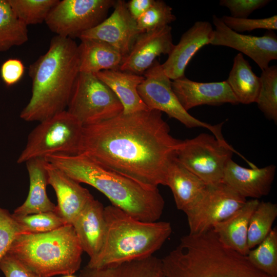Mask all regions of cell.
<instances>
[{
    "label": "cell",
    "mask_w": 277,
    "mask_h": 277,
    "mask_svg": "<svg viewBox=\"0 0 277 277\" xmlns=\"http://www.w3.org/2000/svg\"><path fill=\"white\" fill-rule=\"evenodd\" d=\"M94 74L117 96L123 106V113L148 109L137 92L138 86L144 80L143 75L120 69L103 70Z\"/></svg>",
    "instance_id": "23"
},
{
    "label": "cell",
    "mask_w": 277,
    "mask_h": 277,
    "mask_svg": "<svg viewBox=\"0 0 277 277\" xmlns=\"http://www.w3.org/2000/svg\"><path fill=\"white\" fill-rule=\"evenodd\" d=\"M106 232L98 254L86 265L102 268L153 255L172 233L169 222H144L112 205L104 207Z\"/></svg>",
    "instance_id": "5"
},
{
    "label": "cell",
    "mask_w": 277,
    "mask_h": 277,
    "mask_svg": "<svg viewBox=\"0 0 277 277\" xmlns=\"http://www.w3.org/2000/svg\"><path fill=\"white\" fill-rule=\"evenodd\" d=\"M166 186L172 191L177 209L183 212L200 197L207 186L175 158L168 167Z\"/></svg>",
    "instance_id": "24"
},
{
    "label": "cell",
    "mask_w": 277,
    "mask_h": 277,
    "mask_svg": "<svg viewBox=\"0 0 277 277\" xmlns=\"http://www.w3.org/2000/svg\"><path fill=\"white\" fill-rule=\"evenodd\" d=\"M31 97L19 117L42 122L66 110L80 73L78 45L70 38L55 35L47 52L29 67Z\"/></svg>",
    "instance_id": "2"
},
{
    "label": "cell",
    "mask_w": 277,
    "mask_h": 277,
    "mask_svg": "<svg viewBox=\"0 0 277 277\" xmlns=\"http://www.w3.org/2000/svg\"><path fill=\"white\" fill-rule=\"evenodd\" d=\"M154 1L131 0L127 3V7L132 17L136 21L150 8Z\"/></svg>",
    "instance_id": "40"
},
{
    "label": "cell",
    "mask_w": 277,
    "mask_h": 277,
    "mask_svg": "<svg viewBox=\"0 0 277 277\" xmlns=\"http://www.w3.org/2000/svg\"><path fill=\"white\" fill-rule=\"evenodd\" d=\"M83 251L95 257L102 248L106 232L104 207L98 200H92L72 224Z\"/></svg>",
    "instance_id": "20"
},
{
    "label": "cell",
    "mask_w": 277,
    "mask_h": 277,
    "mask_svg": "<svg viewBox=\"0 0 277 277\" xmlns=\"http://www.w3.org/2000/svg\"><path fill=\"white\" fill-rule=\"evenodd\" d=\"M0 83H1V80H0Z\"/></svg>",
    "instance_id": "42"
},
{
    "label": "cell",
    "mask_w": 277,
    "mask_h": 277,
    "mask_svg": "<svg viewBox=\"0 0 277 277\" xmlns=\"http://www.w3.org/2000/svg\"><path fill=\"white\" fill-rule=\"evenodd\" d=\"M16 16L27 26L41 24L59 0H8Z\"/></svg>",
    "instance_id": "32"
},
{
    "label": "cell",
    "mask_w": 277,
    "mask_h": 277,
    "mask_svg": "<svg viewBox=\"0 0 277 277\" xmlns=\"http://www.w3.org/2000/svg\"><path fill=\"white\" fill-rule=\"evenodd\" d=\"M25 67L19 59L10 58L3 63L1 68V77L7 86L17 83L22 77Z\"/></svg>",
    "instance_id": "39"
},
{
    "label": "cell",
    "mask_w": 277,
    "mask_h": 277,
    "mask_svg": "<svg viewBox=\"0 0 277 277\" xmlns=\"http://www.w3.org/2000/svg\"><path fill=\"white\" fill-rule=\"evenodd\" d=\"M159 277H271L225 246L213 230L182 237L161 259Z\"/></svg>",
    "instance_id": "4"
},
{
    "label": "cell",
    "mask_w": 277,
    "mask_h": 277,
    "mask_svg": "<svg viewBox=\"0 0 277 277\" xmlns=\"http://www.w3.org/2000/svg\"><path fill=\"white\" fill-rule=\"evenodd\" d=\"M81 41L78 45L80 72L94 74L120 69L124 57L116 48L97 39Z\"/></svg>",
    "instance_id": "25"
},
{
    "label": "cell",
    "mask_w": 277,
    "mask_h": 277,
    "mask_svg": "<svg viewBox=\"0 0 277 277\" xmlns=\"http://www.w3.org/2000/svg\"><path fill=\"white\" fill-rule=\"evenodd\" d=\"M66 110L83 127L113 118L123 111L120 101L94 74L78 73Z\"/></svg>",
    "instance_id": "9"
},
{
    "label": "cell",
    "mask_w": 277,
    "mask_h": 277,
    "mask_svg": "<svg viewBox=\"0 0 277 277\" xmlns=\"http://www.w3.org/2000/svg\"><path fill=\"white\" fill-rule=\"evenodd\" d=\"M161 259L154 255L102 268L86 266L78 277H159Z\"/></svg>",
    "instance_id": "27"
},
{
    "label": "cell",
    "mask_w": 277,
    "mask_h": 277,
    "mask_svg": "<svg viewBox=\"0 0 277 277\" xmlns=\"http://www.w3.org/2000/svg\"><path fill=\"white\" fill-rule=\"evenodd\" d=\"M114 10L110 16L106 18L94 28L81 34L78 37L103 41L116 48L126 56L131 50L138 35L136 22L131 15L124 1L115 2Z\"/></svg>",
    "instance_id": "14"
},
{
    "label": "cell",
    "mask_w": 277,
    "mask_h": 277,
    "mask_svg": "<svg viewBox=\"0 0 277 277\" xmlns=\"http://www.w3.org/2000/svg\"><path fill=\"white\" fill-rule=\"evenodd\" d=\"M221 19L230 29L241 33L251 31L256 29H264L267 30L277 29V15L263 18H239L230 16L224 15Z\"/></svg>",
    "instance_id": "35"
},
{
    "label": "cell",
    "mask_w": 277,
    "mask_h": 277,
    "mask_svg": "<svg viewBox=\"0 0 277 277\" xmlns=\"http://www.w3.org/2000/svg\"><path fill=\"white\" fill-rule=\"evenodd\" d=\"M143 75L144 80L138 86L137 92L149 110L163 112L187 128H206L217 139L225 140L222 133L224 123L212 125L193 117L184 109L172 89V81L157 60Z\"/></svg>",
    "instance_id": "10"
},
{
    "label": "cell",
    "mask_w": 277,
    "mask_h": 277,
    "mask_svg": "<svg viewBox=\"0 0 277 277\" xmlns=\"http://www.w3.org/2000/svg\"><path fill=\"white\" fill-rule=\"evenodd\" d=\"M262 71L261 88L256 103L265 116L276 124L277 66H269Z\"/></svg>",
    "instance_id": "31"
},
{
    "label": "cell",
    "mask_w": 277,
    "mask_h": 277,
    "mask_svg": "<svg viewBox=\"0 0 277 277\" xmlns=\"http://www.w3.org/2000/svg\"><path fill=\"white\" fill-rule=\"evenodd\" d=\"M239 103L248 105L256 103L261 88V80L243 55L238 53L226 80Z\"/></svg>",
    "instance_id": "26"
},
{
    "label": "cell",
    "mask_w": 277,
    "mask_h": 277,
    "mask_svg": "<svg viewBox=\"0 0 277 277\" xmlns=\"http://www.w3.org/2000/svg\"><path fill=\"white\" fill-rule=\"evenodd\" d=\"M12 215L19 227L21 234L49 232L68 225L56 212Z\"/></svg>",
    "instance_id": "33"
},
{
    "label": "cell",
    "mask_w": 277,
    "mask_h": 277,
    "mask_svg": "<svg viewBox=\"0 0 277 277\" xmlns=\"http://www.w3.org/2000/svg\"><path fill=\"white\" fill-rule=\"evenodd\" d=\"M233 152L240 155L226 140L202 133L182 141L175 159L206 185H214L222 183L225 169Z\"/></svg>",
    "instance_id": "8"
},
{
    "label": "cell",
    "mask_w": 277,
    "mask_h": 277,
    "mask_svg": "<svg viewBox=\"0 0 277 277\" xmlns=\"http://www.w3.org/2000/svg\"><path fill=\"white\" fill-rule=\"evenodd\" d=\"M63 277H76L73 274H69V275H65Z\"/></svg>",
    "instance_id": "41"
},
{
    "label": "cell",
    "mask_w": 277,
    "mask_h": 277,
    "mask_svg": "<svg viewBox=\"0 0 277 277\" xmlns=\"http://www.w3.org/2000/svg\"><path fill=\"white\" fill-rule=\"evenodd\" d=\"M215 26L209 44L234 49L251 58L263 70L271 61L277 60V36L268 30L261 36L237 33L226 26L221 18L212 16Z\"/></svg>",
    "instance_id": "13"
},
{
    "label": "cell",
    "mask_w": 277,
    "mask_h": 277,
    "mask_svg": "<svg viewBox=\"0 0 277 277\" xmlns=\"http://www.w3.org/2000/svg\"><path fill=\"white\" fill-rule=\"evenodd\" d=\"M182 140L170 134L161 111L145 110L83 127L78 154L144 186L166 185Z\"/></svg>",
    "instance_id": "1"
},
{
    "label": "cell",
    "mask_w": 277,
    "mask_h": 277,
    "mask_svg": "<svg viewBox=\"0 0 277 277\" xmlns=\"http://www.w3.org/2000/svg\"><path fill=\"white\" fill-rule=\"evenodd\" d=\"M29 178V189L25 202L12 214L26 215L46 212H56V205L47 194L48 185L46 161L43 158L30 159L25 163Z\"/></svg>",
    "instance_id": "22"
},
{
    "label": "cell",
    "mask_w": 277,
    "mask_h": 277,
    "mask_svg": "<svg viewBox=\"0 0 277 277\" xmlns=\"http://www.w3.org/2000/svg\"><path fill=\"white\" fill-rule=\"evenodd\" d=\"M113 0H62L53 7L45 23L56 35L73 39L78 37L104 21Z\"/></svg>",
    "instance_id": "11"
},
{
    "label": "cell",
    "mask_w": 277,
    "mask_h": 277,
    "mask_svg": "<svg viewBox=\"0 0 277 277\" xmlns=\"http://www.w3.org/2000/svg\"><path fill=\"white\" fill-rule=\"evenodd\" d=\"M246 201L223 183L207 185L200 197L184 211L189 234H200L211 229L215 224L231 215Z\"/></svg>",
    "instance_id": "12"
},
{
    "label": "cell",
    "mask_w": 277,
    "mask_h": 277,
    "mask_svg": "<svg viewBox=\"0 0 277 277\" xmlns=\"http://www.w3.org/2000/svg\"><path fill=\"white\" fill-rule=\"evenodd\" d=\"M276 168L274 165L247 168L231 159L225 169L222 183L245 199L258 200L269 193Z\"/></svg>",
    "instance_id": "18"
},
{
    "label": "cell",
    "mask_w": 277,
    "mask_h": 277,
    "mask_svg": "<svg viewBox=\"0 0 277 277\" xmlns=\"http://www.w3.org/2000/svg\"><path fill=\"white\" fill-rule=\"evenodd\" d=\"M270 0H221L220 5L227 8L230 16L247 18L254 11L267 5Z\"/></svg>",
    "instance_id": "37"
},
{
    "label": "cell",
    "mask_w": 277,
    "mask_h": 277,
    "mask_svg": "<svg viewBox=\"0 0 277 277\" xmlns=\"http://www.w3.org/2000/svg\"><path fill=\"white\" fill-rule=\"evenodd\" d=\"M28 40L27 26L16 16L8 0H0V52Z\"/></svg>",
    "instance_id": "28"
},
{
    "label": "cell",
    "mask_w": 277,
    "mask_h": 277,
    "mask_svg": "<svg viewBox=\"0 0 277 277\" xmlns=\"http://www.w3.org/2000/svg\"><path fill=\"white\" fill-rule=\"evenodd\" d=\"M0 270L5 277H43L7 253L0 260Z\"/></svg>",
    "instance_id": "38"
},
{
    "label": "cell",
    "mask_w": 277,
    "mask_h": 277,
    "mask_svg": "<svg viewBox=\"0 0 277 277\" xmlns=\"http://www.w3.org/2000/svg\"><path fill=\"white\" fill-rule=\"evenodd\" d=\"M175 19L170 6L163 1L154 0L150 8L136 22L138 30L143 33L169 25Z\"/></svg>",
    "instance_id": "34"
},
{
    "label": "cell",
    "mask_w": 277,
    "mask_h": 277,
    "mask_svg": "<svg viewBox=\"0 0 277 277\" xmlns=\"http://www.w3.org/2000/svg\"><path fill=\"white\" fill-rule=\"evenodd\" d=\"M172 89L185 110L202 105L239 103L226 81L201 83L185 76L171 81Z\"/></svg>",
    "instance_id": "16"
},
{
    "label": "cell",
    "mask_w": 277,
    "mask_h": 277,
    "mask_svg": "<svg viewBox=\"0 0 277 277\" xmlns=\"http://www.w3.org/2000/svg\"><path fill=\"white\" fill-rule=\"evenodd\" d=\"M83 130V126L67 110L40 122L29 134L17 163L54 154H78Z\"/></svg>",
    "instance_id": "7"
},
{
    "label": "cell",
    "mask_w": 277,
    "mask_h": 277,
    "mask_svg": "<svg viewBox=\"0 0 277 277\" xmlns=\"http://www.w3.org/2000/svg\"><path fill=\"white\" fill-rule=\"evenodd\" d=\"M21 234L12 214L0 207V260L7 253L15 238Z\"/></svg>",
    "instance_id": "36"
},
{
    "label": "cell",
    "mask_w": 277,
    "mask_h": 277,
    "mask_svg": "<svg viewBox=\"0 0 277 277\" xmlns=\"http://www.w3.org/2000/svg\"><path fill=\"white\" fill-rule=\"evenodd\" d=\"M44 159L78 183L96 189L111 205L138 220L156 222L163 213L165 201L158 188L144 186L81 154H54Z\"/></svg>",
    "instance_id": "3"
},
{
    "label": "cell",
    "mask_w": 277,
    "mask_h": 277,
    "mask_svg": "<svg viewBox=\"0 0 277 277\" xmlns=\"http://www.w3.org/2000/svg\"><path fill=\"white\" fill-rule=\"evenodd\" d=\"M276 216V204L260 201L249 223L247 246L249 250L258 245L268 235Z\"/></svg>",
    "instance_id": "29"
},
{
    "label": "cell",
    "mask_w": 277,
    "mask_h": 277,
    "mask_svg": "<svg viewBox=\"0 0 277 277\" xmlns=\"http://www.w3.org/2000/svg\"><path fill=\"white\" fill-rule=\"evenodd\" d=\"M174 46L172 28L169 25L141 33L124 57L119 69L143 75L157 57L169 55Z\"/></svg>",
    "instance_id": "15"
},
{
    "label": "cell",
    "mask_w": 277,
    "mask_h": 277,
    "mask_svg": "<svg viewBox=\"0 0 277 277\" xmlns=\"http://www.w3.org/2000/svg\"><path fill=\"white\" fill-rule=\"evenodd\" d=\"M213 29L207 21H197L185 32L162 65L166 75L175 80L185 76V71L194 54L204 46L209 44Z\"/></svg>",
    "instance_id": "19"
},
{
    "label": "cell",
    "mask_w": 277,
    "mask_h": 277,
    "mask_svg": "<svg viewBox=\"0 0 277 277\" xmlns=\"http://www.w3.org/2000/svg\"><path fill=\"white\" fill-rule=\"evenodd\" d=\"M45 166L48 185L52 186L57 197L56 213L67 224L72 225L94 197L80 183L46 161Z\"/></svg>",
    "instance_id": "17"
},
{
    "label": "cell",
    "mask_w": 277,
    "mask_h": 277,
    "mask_svg": "<svg viewBox=\"0 0 277 277\" xmlns=\"http://www.w3.org/2000/svg\"><path fill=\"white\" fill-rule=\"evenodd\" d=\"M83 251L72 225L37 234L17 235L7 253L43 277L73 274Z\"/></svg>",
    "instance_id": "6"
},
{
    "label": "cell",
    "mask_w": 277,
    "mask_h": 277,
    "mask_svg": "<svg viewBox=\"0 0 277 277\" xmlns=\"http://www.w3.org/2000/svg\"><path fill=\"white\" fill-rule=\"evenodd\" d=\"M260 201H246L238 210L226 219L215 224L212 230L226 247L246 256L250 250L247 246L249 223Z\"/></svg>",
    "instance_id": "21"
},
{
    "label": "cell",
    "mask_w": 277,
    "mask_h": 277,
    "mask_svg": "<svg viewBox=\"0 0 277 277\" xmlns=\"http://www.w3.org/2000/svg\"><path fill=\"white\" fill-rule=\"evenodd\" d=\"M253 249L247 258L257 269L271 276L277 277V228L271 229L265 239Z\"/></svg>",
    "instance_id": "30"
}]
</instances>
